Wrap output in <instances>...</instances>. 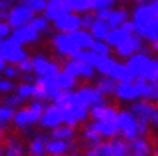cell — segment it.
Returning a JSON list of instances; mask_svg holds the SVG:
<instances>
[{
  "label": "cell",
  "mask_w": 158,
  "mask_h": 156,
  "mask_svg": "<svg viewBox=\"0 0 158 156\" xmlns=\"http://www.w3.org/2000/svg\"><path fill=\"white\" fill-rule=\"evenodd\" d=\"M44 109L46 107H44V104H42V100H37V98H35L28 107H23V109H19V111L14 114V119H12L14 126H16V128H23V130L34 126L35 123L40 121V116H42Z\"/></svg>",
  "instance_id": "1"
},
{
  "label": "cell",
  "mask_w": 158,
  "mask_h": 156,
  "mask_svg": "<svg viewBox=\"0 0 158 156\" xmlns=\"http://www.w3.org/2000/svg\"><path fill=\"white\" fill-rule=\"evenodd\" d=\"M118 130H119V135L128 142L141 137V123L132 114V111L118 112Z\"/></svg>",
  "instance_id": "2"
},
{
  "label": "cell",
  "mask_w": 158,
  "mask_h": 156,
  "mask_svg": "<svg viewBox=\"0 0 158 156\" xmlns=\"http://www.w3.org/2000/svg\"><path fill=\"white\" fill-rule=\"evenodd\" d=\"M156 19V16L153 14V9L149 6V2H142V4H137V7L132 12V21L135 25V34L141 37L153 21Z\"/></svg>",
  "instance_id": "3"
},
{
  "label": "cell",
  "mask_w": 158,
  "mask_h": 156,
  "mask_svg": "<svg viewBox=\"0 0 158 156\" xmlns=\"http://www.w3.org/2000/svg\"><path fill=\"white\" fill-rule=\"evenodd\" d=\"M130 111L139 119V123H144V125H151V123L156 125L158 123V109L149 100H144L142 98V100L132 102Z\"/></svg>",
  "instance_id": "4"
},
{
  "label": "cell",
  "mask_w": 158,
  "mask_h": 156,
  "mask_svg": "<svg viewBox=\"0 0 158 156\" xmlns=\"http://www.w3.org/2000/svg\"><path fill=\"white\" fill-rule=\"evenodd\" d=\"M60 93V88L56 84V74L49 77H39L35 79V95L34 98L37 100H53Z\"/></svg>",
  "instance_id": "5"
},
{
  "label": "cell",
  "mask_w": 158,
  "mask_h": 156,
  "mask_svg": "<svg viewBox=\"0 0 158 156\" xmlns=\"http://www.w3.org/2000/svg\"><path fill=\"white\" fill-rule=\"evenodd\" d=\"M0 53L6 58L7 63H12V65H18L21 60L27 58V53L23 49V46L18 40H14L12 37L0 40Z\"/></svg>",
  "instance_id": "6"
},
{
  "label": "cell",
  "mask_w": 158,
  "mask_h": 156,
  "mask_svg": "<svg viewBox=\"0 0 158 156\" xmlns=\"http://www.w3.org/2000/svg\"><path fill=\"white\" fill-rule=\"evenodd\" d=\"M34 14L35 12L27 7L23 2L16 4V6L11 7V11H9V18H7V23L11 25L12 30H16L19 27H25V25H30V21L34 19Z\"/></svg>",
  "instance_id": "7"
},
{
  "label": "cell",
  "mask_w": 158,
  "mask_h": 156,
  "mask_svg": "<svg viewBox=\"0 0 158 156\" xmlns=\"http://www.w3.org/2000/svg\"><path fill=\"white\" fill-rule=\"evenodd\" d=\"M74 96H76V100H77L79 104L86 105L88 109H91V107H95V105H100V104L106 102V95H104L97 86L95 88H91V86H83V88H79L77 91H74Z\"/></svg>",
  "instance_id": "8"
},
{
  "label": "cell",
  "mask_w": 158,
  "mask_h": 156,
  "mask_svg": "<svg viewBox=\"0 0 158 156\" xmlns=\"http://www.w3.org/2000/svg\"><path fill=\"white\" fill-rule=\"evenodd\" d=\"M151 63H153V60L148 56V53H144V51L127 58V65H128V68L132 70V74L135 76V79H139V77L146 79L148 72H149V68H151Z\"/></svg>",
  "instance_id": "9"
},
{
  "label": "cell",
  "mask_w": 158,
  "mask_h": 156,
  "mask_svg": "<svg viewBox=\"0 0 158 156\" xmlns=\"http://www.w3.org/2000/svg\"><path fill=\"white\" fill-rule=\"evenodd\" d=\"M53 44H55V49L58 51V55L69 56V58H72L77 51H81V47L72 39L70 32H60L58 35H55L53 37Z\"/></svg>",
  "instance_id": "10"
},
{
  "label": "cell",
  "mask_w": 158,
  "mask_h": 156,
  "mask_svg": "<svg viewBox=\"0 0 158 156\" xmlns=\"http://www.w3.org/2000/svg\"><path fill=\"white\" fill-rule=\"evenodd\" d=\"M88 111H90V109L86 105H83V104H79V102L76 100V96H74L72 102H70V105L63 109V123H65V125H70V126H76L77 123L86 119Z\"/></svg>",
  "instance_id": "11"
},
{
  "label": "cell",
  "mask_w": 158,
  "mask_h": 156,
  "mask_svg": "<svg viewBox=\"0 0 158 156\" xmlns=\"http://www.w3.org/2000/svg\"><path fill=\"white\" fill-rule=\"evenodd\" d=\"M63 70H67L69 74H72L74 77H85V79H91L95 76V67L88 65L86 61L77 60V58H69L63 65Z\"/></svg>",
  "instance_id": "12"
},
{
  "label": "cell",
  "mask_w": 158,
  "mask_h": 156,
  "mask_svg": "<svg viewBox=\"0 0 158 156\" xmlns=\"http://www.w3.org/2000/svg\"><path fill=\"white\" fill-rule=\"evenodd\" d=\"M40 126L42 128H56L60 125H63V109L62 107H58L56 104H53V105H48L42 112V116H40Z\"/></svg>",
  "instance_id": "13"
},
{
  "label": "cell",
  "mask_w": 158,
  "mask_h": 156,
  "mask_svg": "<svg viewBox=\"0 0 158 156\" xmlns=\"http://www.w3.org/2000/svg\"><path fill=\"white\" fill-rule=\"evenodd\" d=\"M34 60V72L39 76V77H49V76H55V74L60 72V67H58L56 61L48 60L46 56L37 55L32 58Z\"/></svg>",
  "instance_id": "14"
},
{
  "label": "cell",
  "mask_w": 158,
  "mask_h": 156,
  "mask_svg": "<svg viewBox=\"0 0 158 156\" xmlns=\"http://www.w3.org/2000/svg\"><path fill=\"white\" fill-rule=\"evenodd\" d=\"M139 51H142V37H139L137 34L128 35V37L116 47V53H118L121 58H130V56L137 55Z\"/></svg>",
  "instance_id": "15"
},
{
  "label": "cell",
  "mask_w": 158,
  "mask_h": 156,
  "mask_svg": "<svg viewBox=\"0 0 158 156\" xmlns=\"http://www.w3.org/2000/svg\"><path fill=\"white\" fill-rule=\"evenodd\" d=\"M53 23L58 32H76L79 28H83V18L76 12H69L65 16L55 19Z\"/></svg>",
  "instance_id": "16"
},
{
  "label": "cell",
  "mask_w": 158,
  "mask_h": 156,
  "mask_svg": "<svg viewBox=\"0 0 158 156\" xmlns=\"http://www.w3.org/2000/svg\"><path fill=\"white\" fill-rule=\"evenodd\" d=\"M114 95L118 100L123 102H135L141 98V91L137 88L135 81H130V83H118L116 84V91Z\"/></svg>",
  "instance_id": "17"
},
{
  "label": "cell",
  "mask_w": 158,
  "mask_h": 156,
  "mask_svg": "<svg viewBox=\"0 0 158 156\" xmlns=\"http://www.w3.org/2000/svg\"><path fill=\"white\" fill-rule=\"evenodd\" d=\"M69 12H72V11H70V7H69V4L65 0H48V6L44 9V16L49 21H55L58 18L69 14Z\"/></svg>",
  "instance_id": "18"
},
{
  "label": "cell",
  "mask_w": 158,
  "mask_h": 156,
  "mask_svg": "<svg viewBox=\"0 0 158 156\" xmlns=\"http://www.w3.org/2000/svg\"><path fill=\"white\" fill-rule=\"evenodd\" d=\"M93 128L100 133L102 139H113L119 133L118 130V117L114 119H102V121H93Z\"/></svg>",
  "instance_id": "19"
},
{
  "label": "cell",
  "mask_w": 158,
  "mask_h": 156,
  "mask_svg": "<svg viewBox=\"0 0 158 156\" xmlns=\"http://www.w3.org/2000/svg\"><path fill=\"white\" fill-rule=\"evenodd\" d=\"M14 40H18L19 44H32L35 40L39 39V32L35 30L32 25H25V27H19L16 30H12V35H11Z\"/></svg>",
  "instance_id": "20"
},
{
  "label": "cell",
  "mask_w": 158,
  "mask_h": 156,
  "mask_svg": "<svg viewBox=\"0 0 158 156\" xmlns=\"http://www.w3.org/2000/svg\"><path fill=\"white\" fill-rule=\"evenodd\" d=\"M90 114L91 117L95 119V121H102V119H114V117H118V112L114 109L113 105H109V104H100V105H95L90 109Z\"/></svg>",
  "instance_id": "21"
},
{
  "label": "cell",
  "mask_w": 158,
  "mask_h": 156,
  "mask_svg": "<svg viewBox=\"0 0 158 156\" xmlns=\"http://www.w3.org/2000/svg\"><path fill=\"white\" fill-rule=\"evenodd\" d=\"M149 153L151 146L144 137H137L128 142V156H149Z\"/></svg>",
  "instance_id": "22"
},
{
  "label": "cell",
  "mask_w": 158,
  "mask_h": 156,
  "mask_svg": "<svg viewBox=\"0 0 158 156\" xmlns=\"http://www.w3.org/2000/svg\"><path fill=\"white\" fill-rule=\"evenodd\" d=\"M111 77L116 79L118 83H130V81H135V76L132 74V70L128 68L127 63H119L116 61V65L111 70Z\"/></svg>",
  "instance_id": "23"
},
{
  "label": "cell",
  "mask_w": 158,
  "mask_h": 156,
  "mask_svg": "<svg viewBox=\"0 0 158 156\" xmlns=\"http://www.w3.org/2000/svg\"><path fill=\"white\" fill-rule=\"evenodd\" d=\"M135 84L139 91H141V98L144 100H155V96L158 93V83H151V81H146V79H135Z\"/></svg>",
  "instance_id": "24"
},
{
  "label": "cell",
  "mask_w": 158,
  "mask_h": 156,
  "mask_svg": "<svg viewBox=\"0 0 158 156\" xmlns=\"http://www.w3.org/2000/svg\"><path fill=\"white\" fill-rule=\"evenodd\" d=\"M48 139H46L44 135H35L34 139L30 140L28 144V153L30 156H44L48 154Z\"/></svg>",
  "instance_id": "25"
},
{
  "label": "cell",
  "mask_w": 158,
  "mask_h": 156,
  "mask_svg": "<svg viewBox=\"0 0 158 156\" xmlns=\"http://www.w3.org/2000/svg\"><path fill=\"white\" fill-rule=\"evenodd\" d=\"M70 35H72V39L76 40V44H77L81 49H90L91 44L95 42L91 32L83 30V28H79V30H76V32H70Z\"/></svg>",
  "instance_id": "26"
},
{
  "label": "cell",
  "mask_w": 158,
  "mask_h": 156,
  "mask_svg": "<svg viewBox=\"0 0 158 156\" xmlns=\"http://www.w3.org/2000/svg\"><path fill=\"white\" fill-rule=\"evenodd\" d=\"M70 140H60V139H51L48 140V154L51 156H60V154H65L69 149H70Z\"/></svg>",
  "instance_id": "27"
},
{
  "label": "cell",
  "mask_w": 158,
  "mask_h": 156,
  "mask_svg": "<svg viewBox=\"0 0 158 156\" xmlns=\"http://www.w3.org/2000/svg\"><path fill=\"white\" fill-rule=\"evenodd\" d=\"M90 32H91V35H93L95 40H106V37H107L109 32H111V27L107 25V21L97 18L95 23L90 27Z\"/></svg>",
  "instance_id": "28"
},
{
  "label": "cell",
  "mask_w": 158,
  "mask_h": 156,
  "mask_svg": "<svg viewBox=\"0 0 158 156\" xmlns=\"http://www.w3.org/2000/svg\"><path fill=\"white\" fill-rule=\"evenodd\" d=\"M74 135H76V130H74V126H70V125H60V126H56V128L51 130V139H60V140H72Z\"/></svg>",
  "instance_id": "29"
},
{
  "label": "cell",
  "mask_w": 158,
  "mask_h": 156,
  "mask_svg": "<svg viewBox=\"0 0 158 156\" xmlns=\"http://www.w3.org/2000/svg\"><path fill=\"white\" fill-rule=\"evenodd\" d=\"M128 35H132V34H128V32H125L123 28L119 27V28H111V32H109V35L106 37V42H107L111 47H118L121 42H123Z\"/></svg>",
  "instance_id": "30"
},
{
  "label": "cell",
  "mask_w": 158,
  "mask_h": 156,
  "mask_svg": "<svg viewBox=\"0 0 158 156\" xmlns=\"http://www.w3.org/2000/svg\"><path fill=\"white\" fill-rule=\"evenodd\" d=\"M6 154L4 156H25V147L16 137H9L6 142Z\"/></svg>",
  "instance_id": "31"
},
{
  "label": "cell",
  "mask_w": 158,
  "mask_h": 156,
  "mask_svg": "<svg viewBox=\"0 0 158 156\" xmlns=\"http://www.w3.org/2000/svg\"><path fill=\"white\" fill-rule=\"evenodd\" d=\"M116 84H118V81L113 79L111 76H102V77L98 79V83H97V88L107 96V95H114V91H116Z\"/></svg>",
  "instance_id": "32"
},
{
  "label": "cell",
  "mask_w": 158,
  "mask_h": 156,
  "mask_svg": "<svg viewBox=\"0 0 158 156\" xmlns=\"http://www.w3.org/2000/svg\"><path fill=\"white\" fill-rule=\"evenodd\" d=\"M76 79L72 74H69L67 70H62V72L56 74V84L58 88H60V91H63V89H72L74 86H76Z\"/></svg>",
  "instance_id": "33"
},
{
  "label": "cell",
  "mask_w": 158,
  "mask_h": 156,
  "mask_svg": "<svg viewBox=\"0 0 158 156\" xmlns=\"http://www.w3.org/2000/svg\"><path fill=\"white\" fill-rule=\"evenodd\" d=\"M127 19H128L127 9H113V12H111V16H109V19H107V25L111 28H119Z\"/></svg>",
  "instance_id": "34"
},
{
  "label": "cell",
  "mask_w": 158,
  "mask_h": 156,
  "mask_svg": "<svg viewBox=\"0 0 158 156\" xmlns=\"http://www.w3.org/2000/svg\"><path fill=\"white\" fill-rule=\"evenodd\" d=\"M83 137H85V142L88 146H97V144H100L102 142V137L100 133L97 132L95 128H93V125H90V126H86L85 130H83Z\"/></svg>",
  "instance_id": "35"
},
{
  "label": "cell",
  "mask_w": 158,
  "mask_h": 156,
  "mask_svg": "<svg viewBox=\"0 0 158 156\" xmlns=\"http://www.w3.org/2000/svg\"><path fill=\"white\" fill-rule=\"evenodd\" d=\"M72 12H88L91 11V0H65Z\"/></svg>",
  "instance_id": "36"
},
{
  "label": "cell",
  "mask_w": 158,
  "mask_h": 156,
  "mask_svg": "<svg viewBox=\"0 0 158 156\" xmlns=\"http://www.w3.org/2000/svg\"><path fill=\"white\" fill-rule=\"evenodd\" d=\"M114 65H116V60H113L111 56H104L97 67V72H100V76H111V70Z\"/></svg>",
  "instance_id": "37"
},
{
  "label": "cell",
  "mask_w": 158,
  "mask_h": 156,
  "mask_svg": "<svg viewBox=\"0 0 158 156\" xmlns=\"http://www.w3.org/2000/svg\"><path fill=\"white\" fill-rule=\"evenodd\" d=\"M16 93L21 96L23 100H27V98H34V95H35V84L34 83H23V84H19L18 89H16Z\"/></svg>",
  "instance_id": "38"
},
{
  "label": "cell",
  "mask_w": 158,
  "mask_h": 156,
  "mask_svg": "<svg viewBox=\"0 0 158 156\" xmlns=\"http://www.w3.org/2000/svg\"><path fill=\"white\" fill-rule=\"evenodd\" d=\"M14 111H16V109H12V107L0 105V123L7 126V123H11L12 119H14V114H16Z\"/></svg>",
  "instance_id": "39"
},
{
  "label": "cell",
  "mask_w": 158,
  "mask_h": 156,
  "mask_svg": "<svg viewBox=\"0 0 158 156\" xmlns=\"http://www.w3.org/2000/svg\"><path fill=\"white\" fill-rule=\"evenodd\" d=\"M90 49H93L95 53H98V55H102V56H109L111 55V46H109L106 40H95V42L91 44Z\"/></svg>",
  "instance_id": "40"
},
{
  "label": "cell",
  "mask_w": 158,
  "mask_h": 156,
  "mask_svg": "<svg viewBox=\"0 0 158 156\" xmlns=\"http://www.w3.org/2000/svg\"><path fill=\"white\" fill-rule=\"evenodd\" d=\"M21 2L27 7H30L34 12H44L46 6H48V2H46V0H21Z\"/></svg>",
  "instance_id": "41"
},
{
  "label": "cell",
  "mask_w": 158,
  "mask_h": 156,
  "mask_svg": "<svg viewBox=\"0 0 158 156\" xmlns=\"http://www.w3.org/2000/svg\"><path fill=\"white\" fill-rule=\"evenodd\" d=\"M48 21H49V19H48L46 16H34V19L30 21V25L40 34V32L48 30Z\"/></svg>",
  "instance_id": "42"
},
{
  "label": "cell",
  "mask_w": 158,
  "mask_h": 156,
  "mask_svg": "<svg viewBox=\"0 0 158 156\" xmlns=\"http://www.w3.org/2000/svg\"><path fill=\"white\" fill-rule=\"evenodd\" d=\"M21 104H23V98L18 95V93H14V95H7L6 98H4V105L12 107V109H18Z\"/></svg>",
  "instance_id": "43"
},
{
  "label": "cell",
  "mask_w": 158,
  "mask_h": 156,
  "mask_svg": "<svg viewBox=\"0 0 158 156\" xmlns=\"http://www.w3.org/2000/svg\"><path fill=\"white\" fill-rule=\"evenodd\" d=\"M114 0H91V9L100 11V9H113Z\"/></svg>",
  "instance_id": "44"
},
{
  "label": "cell",
  "mask_w": 158,
  "mask_h": 156,
  "mask_svg": "<svg viewBox=\"0 0 158 156\" xmlns=\"http://www.w3.org/2000/svg\"><path fill=\"white\" fill-rule=\"evenodd\" d=\"M18 67H19V70H21L23 74H27V72H34V60L27 56L25 60H21L19 63H18Z\"/></svg>",
  "instance_id": "45"
},
{
  "label": "cell",
  "mask_w": 158,
  "mask_h": 156,
  "mask_svg": "<svg viewBox=\"0 0 158 156\" xmlns=\"http://www.w3.org/2000/svg\"><path fill=\"white\" fill-rule=\"evenodd\" d=\"M19 67H16V65H7L6 67V70H4V76H6L7 79H12V77H16V76H19Z\"/></svg>",
  "instance_id": "46"
},
{
  "label": "cell",
  "mask_w": 158,
  "mask_h": 156,
  "mask_svg": "<svg viewBox=\"0 0 158 156\" xmlns=\"http://www.w3.org/2000/svg\"><path fill=\"white\" fill-rule=\"evenodd\" d=\"M12 89H14V84L11 79H0V93H9Z\"/></svg>",
  "instance_id": "47"
},
{
  "label": "cell",
  "mask_w": 158,
  "mask_h": 156,
  "mask_svg": "<svg viewBox=\"0 0 158 156\" xmlns=\"http://www.w3.org/2000/svg\"><path fill=\"white\" fill-rule=\"evenodd\" d=\"M83 18V27L85 28H90L93 23H95V19H97V16H95V12L93 14H90V12H85V16H81Z\"/></svg>",
  "instance_id": "48"
},
{
  "label": "cell",
  "mask_w": 158,
  "mask_h": 156,
  "mask_svg": "<svg viewBox=\"0 0 158 156\" xmlns=\"http://www.w3.org/2000/svg\"><path fill=\"white\" fill-rule=\"evenodd\" d=\"M9 32H11V25H9L7 21H0V40L7 39Z\"/></svg>",
  "instance_id": "49"
},
{
  "label": "cell",
  "mask_w": 158,
  "mask_h": 156,
  "mask_svg": "<svg viewBox=\"0 0 158 156\" xmlns=\"http://www.w3.org/2000/svg\"><path fill=\"white\" fill-rule=\"evenodd\" d=\"M111 12H113V9H100V11H95V16L98 18V19L107 21L109 16H111Z\"/></svg>",
  "instance_id": "50"
},
{
  "label": "cell",
  "mask_w": 158,
  "mask_h": 156,
  "mask_svg": "<svg viewBox=\"0 0 158 156\" xmlns=\"http://www.w3.org/2000/svg\"><path fill=\"white\" fill-rule=\"evenodd\" d=\"M148 2H149V6L153 9V14L158 18V0H148Z\"/></svg>",
  "instance_id": "51"
},
{
  "label": "cell",
  "mask_w": 158,
  "mask_h": 156,
  "mask_svg": "<svg viewBox=\"0 0 158 156\" xmlns=\"http://www.w3.org/2000/svg\"><path fill=\"white\" fill-rule=\"evenodd\" d=\"M6 67H7V61H6V58L2 56V53H0V72H4Z\"/></svg>",
  "instance_id": "52"
},
{
  "label": "cell",
  "mask_w": 158,
  "mask_h": 156,
  "mask_svg": "<svg viewBox=\"0 0 158 156\" xmlns=\"http://www.w3.org/2000/svg\"><path fill=\"white\" fill-rule=\"evenodd\" d=\"M0 9H11V2L9 0H0Z\"/></svg>",
  "instance_id": "53"
},
{
  "label": "cell",
  "mask_w": 158,
  "mask_h": 156,
  "mask_svg": "<svg viewBox=\"0 0 158 156\" xmlns=\"http://www.w3.org/2000/svg\"><path fill=\"white\" fill-rule=\"evenodd\" d=\"M4 132H6V125H2V123H0V139L4 137Z\"/></svg>",
  "instance_id": "54"
},
{
  "label": "cell",
  "mask_w": 158,
  "mask_h": 156,
  "mask_svg": "<svg viewBox=\"0 0 158 156\" xmlns=\"http://www.w3.org/2000/svg\"><path fill=\"white\" fill-rule=\"evenodd\" d=\"M151 49L155 51V53H158V40H156V42H153V44H151Z\"/></svg>",
  "instance_id": "55"
},
{
  "label": "cell",
  "mask_w": 158,
  "mask_h": 156,
  "mask_svg": "<svg viewBox=\"0 0 158 156\" xmlns=\"http://www.w3.org/2000/svg\"><path fill=\"white\" fill-rule=\"evenodd\" d=\"M4 154H6V149L2 147V144H0V156H4Z\"/></svg>",
  "instance_id": "56"
},
{
  "label": "cell",
  "mask_w": 158,
  "mask_h": 156,
  "mask_svg": "<svg viewBox=\"0 0 158 156\" xmlns=\"http://www.w3.org/2000/svg\"><path fill=\"white\" fill-rule=\"evenodd\" d=\"M137 4H142V2H146V0H135Z\"/></svg>",
  "instance_id": "57"
},
{
  "label": "cell",
  "mask_w": 158,
  "mask_h": 156,
  "mask_svg": "<svg viewBox=\"0 0 158 156\" xmlns=\"http://www.w3.org/2000/svg\"><path fill=\"white\" fill-rule=\"evenodd\" d=\"M9 2H11V4H14V2H21V0H9Z\"/></svg>",
  "instance_id": "58"
},
{
  "label": "cell",
  "mask_w": 158,
  "mask_h": 156,
  "mask_svg": "<svg viewBox=\"0 0 158 156\" xmlns=\"http://www.w3.org/2000/svg\"><path fill=\"white\" fill-rule=\"evenodd\" d=\"M155 156H158V146H156V149H155Z\"/></svg>",
  "instance_id": "59"
},
{
  "label": "cell",
  "mask_w": 158,
  "mask_h": 156,
  "mask_svg": "<svg viewBox=\"0 0 158 156\" xmlns=\"http://www.w3.org/2000/svg\"><path fill=\"white\" fill-rule=\"evenodd\" d=\"M155 100H156V104H158V93H156V96H155Z\"/></svg>",
  "instance_id": "60"
},
{
  "label": "cell",
  "mask_w": 158,
  "mask_h": 156,
  "mask_svg": "<svg viewBox=\"0 0 158 156\" xmlns=\"http://www.w3.org/2000/svg\"><path fill=\"white\" fill-rule=\"evenodd\" d=\"M118 2H127V0H118Z\"/></svg>",
  "instance_id": "61"
},
{
  "label": "cell",
  "mask_w": 158,
  "mask_h": 156,
  "mask_svg": "<svg viewBox=\"0 0 158 156\" xmlns=\"http://www.w3.org/2000/svg\"><path fill=\"white\" fill-rule=\"evenodd\" d=\"M60 156H67V154H60Z\"/></svg>",
  "instance_id": "62"
}]
</instances>
